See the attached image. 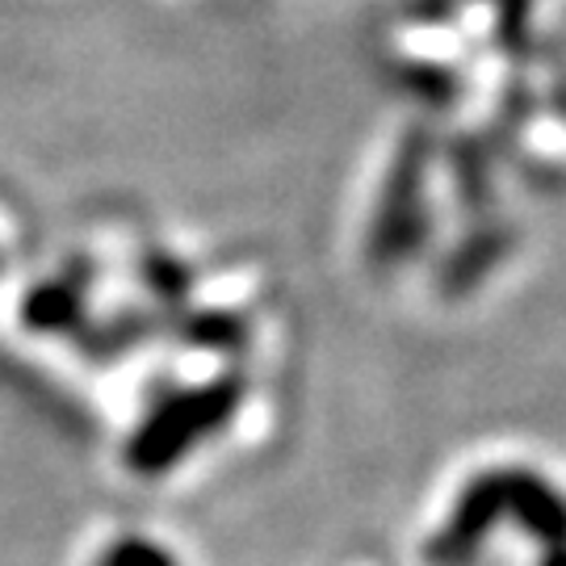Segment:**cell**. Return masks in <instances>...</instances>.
<instances>
[{
    "label": "cell",
    "instance_id": "1",
    "mask_svg": "<svg viewBox=\"0 0 566 566\" xmlns=\"http://www.w3.org/2000/svg\"><path fill=\"white\" fill-rule=\"evenodd\" d=\"M97 566H172V558L164 554L156 542H143V537H126L118 546H109L102 554Z\"/></svg>",
    "mask_w": 566,
    "mask_h": 566
}]
</instances>
